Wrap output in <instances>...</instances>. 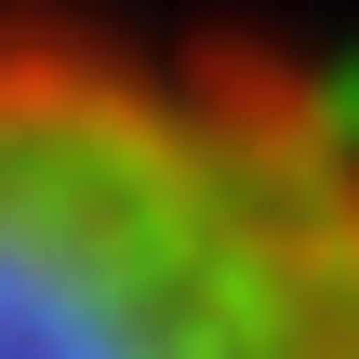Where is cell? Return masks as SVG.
Returning a JSON list of instances; mask_svg holds the SVG:
<instances>
[{
	"mask_svg": "<svg viewBox=\"0 0 359 359\" xmlns=\"http://www.w3.org/2000/svg\"><path fill=\"white\" fill-rule=\"evenodd\" d=\"M0 359H359V120L293 53L0 0Z\"/></svg>",
	"mask_w": 359,
	"mask_h": 359,
	"instance_id": "obj_1",
	"label": "cell"
}]
</instances>
